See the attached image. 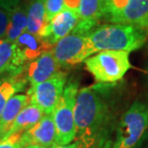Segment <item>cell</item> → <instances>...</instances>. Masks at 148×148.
Returning a JSON list of instances; mask_svg holds the SVG:
<instances>
[{"instance_id": "cell-14", "label": "cell", "mask_w": 148, "mask_h": 148, "mask_svg": "<svg viewBox=\"0 0 148 148\" xmlns=\"http://www.w3.org/2000/svg\"><path fill=\"white\" fill-rule=\"evenodd\" d=\"M29 103L30 100L27 94H16L9 100L0 114V140H2L19 112Z\"/></svg>"}, {"instance_id": "cell-17", "label": "cell", "mask_w": 148, "mask_h": 148, "mask_svg": "<svg viewBox=\"0 0 148 148\" xmlns=\"http://www.w3.org/2000/svg\"><path fill=\"white\" fill-rule=\"evenodd\" d=\"M27 27V9L17 7L10 13V18L4 38L10 42H14Z\"/></svg>"}, {"instance_id": "cell-26", "label": "cell", "mask_w": 148, "mask_h": 148, "mask_svg": "<svg viewBox=\"0 0 148 148\" xmlns=\"http://www.w3.org/2000/svg\"><path fill=\"white\" fill-rule=\"evenodd\" d=\"M26 148H45V147H42V146H40V145H30Z\"/></svg>"}, {"instance_id": "cell-9", "label": "cell", "mask_w": 148, "mask_h": 148, "mask_svg": "<svg viewBox=\"0 0 148 148\" xmlns=\"http://www.w3.org/2000/svg\"><path fill=\"white\" fill-rule=\"evenodd\" d=\"M78 21V11L64 9L44 25L38 36L54 46L59 40L71 33Z\"/></svg>"}, {"instance_id": "cell-27", "label": "cell", "mask_w": 148, "mask_h": 148, "mask_svg": "<svg viewBox=\"0 0 148 148\" xmlns=\"http://www.w3.org/2000/svg\"><path fill=\"white\" fill-rule=\"evenodd\" d=\"M2 84V81H1V78H0V85Z\"/></svg>"}, {"instance_id": "cell-18", "label": "cell", "mask_w": 148, "mask_h": 148, "mask_svg": "<svg viewBox=\"0 0 148 148\" xmlns=\"http://www.w3.org/2000/svg\"><path fill=\"white\" fill-rule=\"evenodd\" d=\"M105 0H80L78 14L79 20L98 23L104 17Z\"/></svg>"}, {"instance_id": "cell-15", "label": "cell", "mask_w": 148, "mask_h": 148, "mask_svg": "<svg viewBox=\"0 0 148 148\" xmlns=\"http://www.w3.org/2000/svg\"><path fill=\"white\" fill-rule=\"evenodd\" d=\"M23 67L19 66L16 61L14 43L5 38H0V74H6L10 80L19 76Z\"/></svg>"}, {"instance_id": "cell-11", "label": "cell", "mask_w": 148, "mask_h": 148, "mask_svg": "<svg viewBox=\"0 0 148 148\" xmlns=\"http://www.w3.org/2000/svg\"><path fill=\"white\" fill-rule=\"evenodd\" d=\"M16 61L19 66L23 67L27 62L36 60L44 52L52 50L53 46L40 36L30 34L28 32L22 33L14 41Z\"/></svg>"}, {"instance_id": "cell-4", "label": "cell", "mask_w": 148, "mask_h": 148, "mask_svg": "<svg viewBox=\"0 0 148 148\" xmlns=\"http://www.w3.org/2000/svg\"><path fill=\"white\" fill-rule=\"evenodd\" d=\"M88 71L100 84L119 81L131 69L129 52L106 50L100 51L85 61Z\"/></svg>"}, {"instance_id": "cell-1", "label": "cell", "mask_w": 148, "mask_h": 148, "mask_svg": "<svg viewBox=\"0 0 148 148\" xmlns=\"http://www.w3.org/2000/svg\"><path fill=\"white\" fill-rule=\"evenodd\" d=\"M107 84L86 87L78 91L74 108L79 148H102L110 134L112 112Z\"/></svg>"}, {"instance_id": "cell-6", "label": "cell", "mask_w": 148, "mask_h": 148, "mask_svg": "<svg viewBox=\"0 0 148 148\" xmlns=\"http://www.w3.org/2000/svg\"><path fill=\"white\" fill-rule=\"evenodd\" d=\"M104 17L112 23L148 30V0H105Z\"/></svg>"}, {"instance_id": "cell-12", "label": "cell", "mask_w": 148, "mask_h": 148, "mask_svg": "<svg viewBox=\"0 0 148 148\" xmlns=\"http://www.w3.org/2000/svg\"><path fill=\"white\" fill-rule=\"evenodd\" d=\"M60 66L53 56L52 50L44 52L36 60L32 61L27 66V80L31 87L51 78L60 71Z\"/></svg>"}, {"instance_id": "cell-21", "label": "cell", "mask_w": 148, "mask_h": 148, "mask_svg": "<svg viewBox=\"0 0 148 148\" xmlns=\"http://www.w3.org/2000/svg\"><path fill=\"white\" fill-rule=\"evenodd\" d=\"M22 133L10 136L7 138L0 140V148H25L20 141Z\"/></svg>"}, {"instance_id": "cell-5", "label": "cell", "mask_w": 148, "mask_h": 148, "mask_svg": "<svg viewBox=\"0 0 148 148\" xmlns=\"http://www.w3.org/2000/svg\"><path fill=\"white\" fill-rule=\"evenodd\" d=\"M77 94H78V83L70 81L64 87L63 95L53 112L57 145L69 144L76 137L74 108H75Z\"/></svg>"}, {"instance_id": "cell-19", "label": "cell", "mask_w": 148, "mask_h": 148, "mask_svg": "<svg viewBox=\"0 0 148 148\" xmlns=\"http://www.w3.org/2000/svg\"><path fill=\"white\" fill-rule=\"evenodd\" d=\"M25 85L26 81L19 79V76L7 80L0 85V114L9 100L14 95V93L24 90Z\"/></svg>"}, {"instance_id": "cell-7", "label": "cell", "mask_w": 148, "mask_h": 148, "mask_svg": "<svg viewBox=\"0 0 148 148\" xmlns=\"http://www.w3.org/2000/svg\"><path fill=\"white\" fill-rule=\"evenodd\" d=\"M52 53L60 67H69L85 62L96 52L88 35L72 31L53 46Z\"/></svg>"}, {"instance_id": "cell-13", "label": "cell", "mask_w": 148, "mask_h": 148, "mask_svg": "<svg viewBox=\"0 0 148 148\" xmlns=\"http://www.w3.org/2000/svg\"><path fill=\"white\" fill-rule=\"evenodd\" d=\"M44 115V112H42L40 108L38 106L29 104L23 109L14 119L13 124L9 128V130L6 132L4 137L2 140L9 138L12 135L18 134V133H23L27 131L40 121Z\"/></svg>"}, {"instance_id": "cell-10", "label": "cell", "mask_w": 148, "mask_h": 148, "mask_svg": "<svg viewBox=\"0 0 148 148\" xmlns=\"http://www.w3.org/2000/svg\"><path fill=\"white\" fill-rule=\"evenodd\" d=\"M20 141L25 148L30 145H40L51 148L56 144V128L53 114H44L35 126L23 132Z\"/></svg>"}, {"instance_id": "cell-3", "label": "cell", "mask_w": 148, "mask_h": 148, "mask_svg": "<svg viewBox=\"0 0 148 148\" xmlns=\"http://www.w3.org/2000/svg\"><path fill=\"white\" fill-rule=\"evenodd\" d=\"M148 129V108L136 101L121 115L112 148H140Z\"/></svg>"}, {"instance_id": "cell-22", "label": "cell", "mask_w": 148, "mask_h": 148, "mask_svg": "<svg viewBox=\"0 0 148 148\" xmlns=\"http://www.w3.org/2000/svg\"><path fill=\"white\" fill-rule=\"evenodd\" d=\"M10 18V13L0 9V38H4Z\"/></svg>"}, {"instance_id": "cell-24", "label": "cell", "mask_w": 148, "mask_h": 148, "mask_svg": "<svg viewBox=\"0 0 148 148\" xmlns=\"http://www.w3.org/2000/svg\"><path fill=\"white\" fill-rule=\"evenodd\" d=\"M79 3L80 0H64V9L78 11Z\"/></svg>"}, {"instance_id": "cell-23", "label": "cell", "mask_w": 148, "mask_h": 148, "mask_svg": "<svg viewBox=\"0 0 148 148\" xmlns=\"http://www.w3.org/2000/svg\"><path fill=\"white\" fill-rule=\"evenodd\" d=\"M20 0H0V9L11 13L19 7Z\"/></svg>"}, {"instance_id": "cell-25", "label": "cell", "mask_w": 148, "mask_h": 148, "mask_svg": "<svg viewBox=\"0 0 148 148\" xmlns=\"http://www.w3.org/2000/svg\"><path fill=\"white\" fill-rule=\"evenodd\" d=\"M51 148H79L77 143H71V144H66V145H55Z\"/></svg>"}, {"instance_id": "cell-20", "label": "cell", "mask_w": 148, "mask_h": 148, "mask_svg": "<svg viewBox=\"0 0 148 148\" xmlns=\"http://www.w3.org/2000/svg\"><path fill=\"white\" fill-rule=\"evenodd\" d=\"M45 8L46 23L50 22L55 16L64 10V0H43Z\"/></svg>"}, {"instance_id": "cell-8", "label": "cell", "mask_w": 148, "mask_h": 148, "mask_svg": "<svg viewBox=\"0 0 148 148\" xmlns=\"http://www.w3.org/2000/svg\"><path fill=\"white\" fill-rule=\"evenodd\" d=\"M66 77L67 74L66 72L59 71L50 79L35 87H31L27 91L30 104L40 108L44 114H53L63 95L66 84Z\"/></svg>"}, {"instance_id": "cell-2", "label": "cell", "mask_w": 148, "mask_h": 148, "mask_svg": "<svg viewBox=\"0 0 148 148\" xmlns=\"http://www.w3.org/2000/svg\"><path fill=\"white\" fill-rule=\"evenodd\" d=\"M95 52L114 50V51H135L145 43L147 31L128 24H103L94 28L88 34Z\"/></svg>"}, {"instance_id": "cell-16", "label": "cell", "mask_w": 148, "mask_h": 148, "mask_svg": "<svg viewBox=\"0 0 148 148\" xmlns=\"http://www.w3.org/2000/svg\"><path fill=\"white\" fill-rule=\"evenodd\" d=\"M45 24L46 16L43 0H32L27 8L26 32L38 36Z\"/></svg>"}]
</instances>
